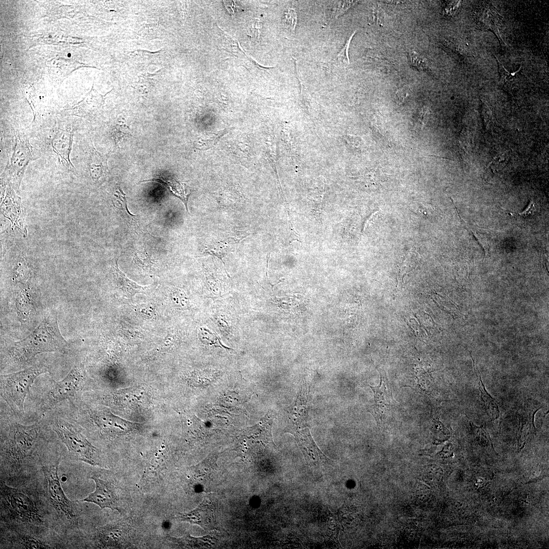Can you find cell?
Returning a JSON list of instances; mask_svg holds the SVG:
<instances>
[{"instance_id":"20","label":"cell","mask_w":549,"mask_h":549,"mask_svg":"<svg viewBox=\"0 0 549 549\" xmlns=\"http://www.w3.org/2000/svg\"><path fill=\"white\" fill-rule=\"evenodd\" d=\"M540 408L536 409H531L524 410L519 417V436L521 437L527 434L530 431L535 429L534 425V416L536 412Z\"/></svg>"},{"instance_id":"16","label":"cell","mask_w":549,"mask_h":549,"mask_svg":"<svg viewBox=\"0 0 549 549\" xmlns=\"http://www.w3.org/2000/svg\"><path fill=\"white\" fill-rule=\"evenodd\" d=\"M113 274L117 287L124 292L126 295L131 297L138 293L144 292L146 286H142L129 279L121 271L117 264L116 259L112 266Z\"/></svg>"},{"instance_id":"3","label":"cell","mask_w":549,"mask_h":549,"mask_svg":"<svg viewBox=\"0 0 549 549\" xmlns=\"http://www.w3.org/2000/svg\"><path fill=\"white\" fill-rule=\"evenodd\" d=\"M61 460L60 456L42 468L38 483L56 531L70 540L72 537L80 539V505L70 500L63 489L58 476Z\"/></svg>"},{"instance_id":"10","label":"cell","mask_w":549,"mask_h":549,"mask_svg":"<svg viewBox=\"0 0 549 549\" xmlns=\"http://www.w3.org/2000/svg\"><path fill=\"white\" fill-rule=\"evenodd\" d=\"M96 484L95 490L82 500L94 503L102 509L109 508L120 511V499L118 488L107 473H95L92 475Z\"/></svg>"},{"instance_id":"18","label":"cell","mask_w":549,"mask_h":549,"mask_svg":"<svg viewBox=\"0 0 549 549\" xmlns=\"http://www.w3.org/2000/svg\"><path fill=\"white\" fill-rule=\"evenodd\" d=\"M111 200L113 206L125 221L130 225L136 223L137 216L130 212L126 194L119 186H116L113 188L111 195Z\"/></svg>"},{"instance_id":"26","label":"cell","mask_w":549,"mask_h":549,"mask_svg":"<svg viewBox=\"0 0 549 549\" xmlns=\"http://www.w3.org/2000/svg\"><path fill=\"white\" fill-rule=\"evenodd\" d=\"M297 21L296 14L293 9H289L286 15V22L287 25L291 28L294 29Z\"/></svg>"},{"instance_id":"21","label":"cell","mask_w":549,"mask_h":549,"mask_svg":"<svg viewBox=\"0 0 549 549\" xmlns=\"http://www.w3.org/2000/svg\"><path fill=\"white\" fill-rule=\"evenodd\" d=\"M198 337L201 342L204 344L232 350V349L224 345L220 338L217 334L212 332L206 328L201 327L200 328L198 332Z\"/></svg>"},{"instance_id":"6","label":"cell","mask_w":549,"mask_h":549,"mask_svg":"<svg viewBox=\"0 0 549 549\" xmlns=\"http://www.w3.org/2000/svg\"><path fill=\"white\" fill-rule=\"evenodd\" d=\"M47 372L44 366H33L21 371L3 375L1 378V393L11 409L20 414L24 402L35 379Z\"/></svg>"},{"instance_id":"22","label":"cell","mask_w":549,"mask_h":549,"mask_svg":"<svg viewBox=\"0 0 549 549\" xmlns=\"http://www.w3.org/2000/svg\"><path fill=\"white\" fill-rule=\"evenodd\" d=\"M132 258L136 265L142 269L148 270L152 268L153 263L149 254L145 251H135Z\"/></svg>"},{"instance_id":"13","label":"cell","mask_w":549,"mask_h":549,"mask_svg":"<svg viewBox=\"0 0 549 549\" xmlns=\"http://www.w3.org/2000/svg\"><path fill=\"white\" fill-rule=\"evenodd\" d=\"M73 136L74 130L71 128L59 129L51 141L52 149L57 155L59 161L71 171L76 170L70 160Z\"/></svg>"},{"instance_id":"15","label":"cell","mask_w":549,"mask_h":549,"mask_svg":"<svg viewBox=\"0 0 549 549\" xmlns=\"http://www.w3.org/2000/svg\"><path fill=\"white\" fill-rule=\"evenodd\" d=\"M103 104V96L92 88L82 101L68 110V113L70 115L85 117L98 110Z\"/></svg>"},{"instance_id":"8","label":"cell","mask_w":549,"mask_h":549,"mask_svg":"<svg viewBox=\"0 0 549 549\" xmlns=\"http://www.w3.org/2000/svg\"><path fill=\"white\" fill-rule=\"evenodd\" d=\"M34 149L25 134L19 132L16 133L13 152L6 166L3 176L9 186L17 192H18L28 165L34 160Z\"/></svg>"},{"instance_id":"4","label":"cell","mask_w":549,"mask_h":549,"mask_svg":"<svg viewBox=\"0 0 549 549\" xmlns=\"http://www.w3.org/2000/svg\"><path fill=\"white\" fill-rule=\"evenodd\" d=\"M71 541L42 525L1 523V548H69Z\"/></svg>"},{"instance_id":"12","label":"cell","mask_w":549,"mask_h":549,"mask_svg":"<svg viewBox=\"0 0 549 549\" xmlns=\"http://www.w3.org/2000/svg\"><path fill=\"white\" fill-rule=\"evenodd\" d=\"M288 432L294 435L304 456L310 465H316L327 457L319 449L312 438L308 424L288 426Z\"/></svg>"},{"instance_id":"24","label":"cell","mask_w":549,"mask_h":549,"mask_svg":"<svg viewBox=\"0 0 549 549\" xmlns=\"http://www.w3.org/2000/svg\"><path fill=\"white\" fill-rule=\"evenodd\" d=\"M429 115V109L425 107H423L417 118V123L420 129H422L425 127L428 120Z\"/></svg>"},{"instance_id":"29","label":"cell","mask_w":549,"mask_h":549,"mask_svg":"<svg viewBox=\"0 0 549 549\" xmlns=\"http://www.w3.org/2000/svg\"><path fill=\"white\" fill-rule=\"evenodd\" d=\"M354 1H342L339 6V8L337 13V16L339 15H341L344 13L348 9H349L352 5L354 3Z\"/></svg>"},{"instance_id":"23","label":"cell","mask_w":549,"mask_h":549,"mask_svg":"<svg viewBox=\"0 0 549 549\" xmlns=\"http://www.w3.org/2000/svg\"><path fill=\"white\" fill-rule=\"evenodd\" d=\"M356 32H354L351 35V36L347 41L345 46L341 50V51L338 54V58L340 61L342 62L344 64L348 65L350 63L349 58L348 56V49L352 40L353 36L354 35Z\"/></svg>"},{"instance_id":"5","label":"cell","mask_w":549,"mask_h":549,"mask_svg":"<svg viewBox=\"0 0 549 549\" xmlns=\"http://www.w3.org/2000/svg\"><path fill=\"white\" fill-rule=\"evenodd\" d=\"M68 347V342L59 331L56 317L50 314L27 337L15 343L11 353L17 360L27 361L44 352L66 353Z\"/></svg>"},{"instance_id":"7","label":"cell","mask_w":549,"mask_h":549,"mask_svg":"<svg viewBox=\"0 0 549 549\" xmlns=\"http://www.w3.org/2000/svg\"><path fill=\"white\" fill-rule=\"evenodd\" d=\"M52 428L73 459L95 466L103 465L98 450L75 425L58 419Z\"/></svg>"},{"instance_id":"1","label":"cell","mask_w":549,"mask_h":549,"mask_svg":"<svg viewBox=\"0 0 549 549\" xmlns=\"http://www.w3.org/2000/svg\"><path fill=\"white\" fill-rule=\"evenodd\" d=\"M40 438L35 425L14 423L1 443V480L16 486L36 478L48 463L38 453Z\"/></svg>"},{"instance_id":"30","label":"cell","mask_w":549,"mask_h":549,"mask_svg":"<svg viewBox=\"0 0 549 549\" xmlns=\"http://www.w3.org/2000/svg\"><path fill=\"white\" fill-rule=\"evenodd\" d=\"M499 67L500 73L501 76L502 77V80H508L510 78H511V75H510V74L508 72L506 71V70L505 69L504 67L503 66H502L501 65L500 63H499Z\"/></svg>"},{"instance_id":"31","label":"cell","mask_w":549,"mask_h":549,"mask_svg":"<svg viewBox=\"0 0 549 549\" xmlns=\"http://www.w3.org/2000/svg\"><path fill=\"white\" fill-rule=\"evenodd\" d=\"M533 207L534 205L533 203L530 202L526 209L523 212H522L521 215L525 216H527V215L530 214Z\"/></svg>"},{"instance_id":"2","label":"cell","mask_w":549,"mask_h":549,"mask_svg":"<svg viewBox=\"0 0 549 549\" xmlns=\"http://www.w3.org/2000/svg\"><path fill=\"white\" fill-rule=\"evenodd\" d=\"M0 485L1 523L46 526L56 531L37 477L17 486L1 480Z\"/></svg>"},{"instance_id":"14","label":"cell","mask_w":549,"mask_h":549,"mask_svg":"<svg viewBox=\"0 0 549 549\" xmlns=\"http://www.w3.org/2000/svg\"><path fill=\"white\" fill-rule=\"evenodd\" d=\"M107 155L98 151L92 142L86 161L89 175L92 179L98 183L104 181L109 172Z\"/></svg>"},{"instance_id":"25","label":"cell","mask_w":549,"mask_h":549,"mask_svg":"<svg viewBox=\"0 0 549 549\" xmlns=\"http://www.w3.org/2000/svg\"><path fill=\"white\" fill-rule=\"evenodd\" d=\"M458 1H449L445 4L443 12L446 15H452L456 12L459 7Z\"/></svg>"},{"instance_id":"9","label":"cell","mask_w":549,"mask_h":549,"mask_svg":"<svg viewBox=\"0 0 549 549\" xmlns=\"http://www.w3.org/2000/svg\"><path fill=\"white\" fill-rule=\"evenodd\" d=\"M85 372L82 364L75 365L62 380L55 382L52 387L42 400L43 409H48L73 395L83 387Z\"/></svg>"},{"instance_id":"19","label":"cell","mask_w":549,"mask_h":549,"mask_svg":"<svg viewBox=\"0 0 549 549\" xmlns=\"http://www.w3.org/2000/svg\"><path fill=\"white\" fill-rule=\"evenodd\" d=\"M470 356L473 362V368L474 372L475 373L477 380L478 384L479 385V389L481 393V396L482 400L484 404V408L487 415L490 417L492 420H495L499 417L500 411L499 407L497 405L495 400L492 396L487 392L483 382L481 380L480 374L478 370V375L477 373L475 368V362L472 357L471 353L470 352Z\"/></svg>"},{"instance_id":"17","label":"cell","mask_w":549,"mask_h":549,"mask_svg":"<svg viewBox=\"0 0 549 549\" xmlns=\"http://www.w3.org/2000/svg\"><path fill=\"white\" fill-rule=\"evenodd\" d=\"M148 181L158 182L165 185L173 195L183 202L187 211H188V202L189 198L192 193V190L186 183L174 178L165 179L163 178H154L143 180L140 182Z\"/></svg>"},{"instance_id":"28","label":"cell","mask_w":549,"mask_h":549,"mask_svg":"<svg viewBox=\"0 0 549 549\" xmlns=\"http://www.w3.org/2000/svg\"><path fill=\"white\" fill-rule=\"evenodd\" d=\"M410 59L411 63L417 67L420 68H423L425 67V64L422 58H420V56L415 52H413L410 54Z\"/></svg>"},{"instance_id":"11","label":"cell","mask_w":549,"mask_h":549,"mask_svg":"<svg viewBox=\"0 0 549 549\" xmlns=\"http://www.w3.org/2000/svg\"><path fill=\"white\" fill-rule=\"evenodd\" d=\"M380 374V383L378 386H370L374 393V399L368 408L369 412L374 417L377 423L381 424L391 414L395 407V401L387 379L385 375Z\"/></svg>"},{"instance_id":"27","label":"cell","mask_w":549,"mask_h":549,"mask_svg":"<svg viewBox=\"0 0 549 549\" xmlns=\"http://www.w3.org/2000/svg\"><path fill=\"white\" fill-rule=\"evenodd\" d=\"M410 90L409 88L403 87L396 93V98L399 104L403 103L409 96Z\"/></svg>"}]
</instances>
